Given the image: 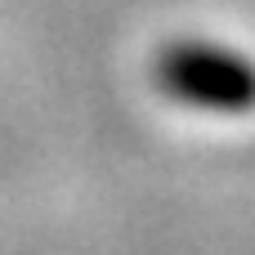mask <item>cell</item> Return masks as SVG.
Returning a JSON list of instances; mask_svg holds the SVG:
<instances>
[{
    "label": "cell",
    "instance_id": "1",
    "mask_svg": "<svg viewBox=\"0 0 255 255\" xmlns=\"http://www.w3.org/2000/svg\"><path fill=\"white\" fill-rule=\"evenodd\" d=\"M161 85L179 103L206 112H242L255 103V67L251 58L211 45V40H179L161 58Z\"/></svg>",
    "mask_w": 255,
    "mask_h": 255
}]
</instances>
